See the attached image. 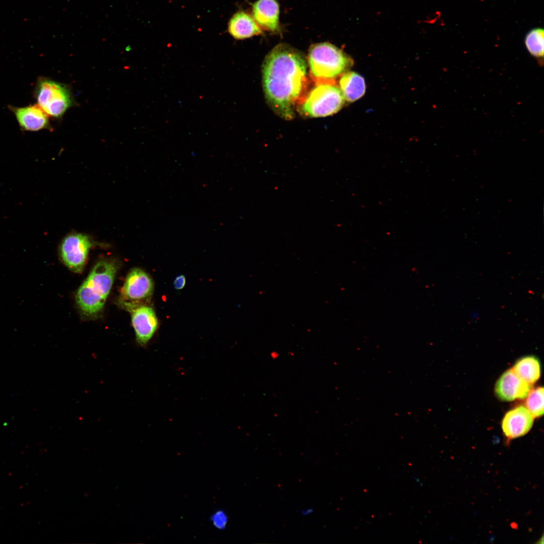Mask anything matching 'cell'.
<instances>
[{
	"label": "cell",
	"instance_id": "obj_1",
	"mask_svg": "<svg viewBox=\"0 0 544 544\" xmlns=\"http://www.w3.org/2000/svg\"><path fill=\"white\" fill-rule=\"evenodd\" d=\"M307 62L302 52L279 44L262 63V82L266 102L279 117L291 120L305 97L308 86Z\"/></svg>",
	"mask_w": 544,
	"mask_h": 544
},
{
	"label": "cell",
	"instance_id": "obj_2",
	"mask_svg": "<svg viewBox=\"0 0 544 544\" xmlns=\"http://www.w3.org/2000/svg\"><path fill=\"white\" fill-rule=\"evenodd\" d=\"M117 269L116 263L109 260H100L94 265L76 296L77 305L83 315L93 317L102 310Z\"/></svg>",
	"mask_w": 544,
	"mask_h": 544
},
{
	"label": "cell",
	"instance_id": "obj_3",
	"mask_svg": "<svg viewBox=\"0 0 544 544\" xmlns=\"http://www.w3.org/2000/svg\"><path fill=\"white\" fill-rule=\"evenodd\" d=\"M307 60L311 75L317 83L326 82L342 75L353 64L351 56L328 42L312 45Z\"/></svg>",
	"mask_w": 544,
	"mask_h": 544
},
{
	"label": "cell",
	"instance_id": "obj_4",
	"mask_svg": "<svg viewBox=\"0 0 544 544\" xmlns=\"http://www.w3.org/2000/svg\"><path fill=\"white\" fill-rule=\"evenodd\" d=\"M345 102L337 86L329 82L320 83L306 95L299 104V110L306 116L325 117L338 112Z\"/></svg>",
	"mask_w": 544,
	"mask_h": 544
},
{
	"label": "cell",
	"instance_id": "obj_5",
	"mask_svg": "<svg viewBox=\"0 0 544 544\" xmlns=\"http://www.w3.org/2000/svg\"><path fill=\"white\" fill-rule=\"evenodd\" d=\"M35 94L37 104L52 117H61L73 104L69 89L48 79L38 80Z\"/></svg>",
	"mask_w": 544,
	"mask_h": 544
},
{
	"label": "cell",
	"instance_id": "obj_6",
	"mask_svg": "<svg viewBox=\"0 0 544 544\" xmlns=\"http://www.w3.org/2000/svg\"><path fill=\"white\" fill-rule=\"evenodd\" d=\"M154 283L150 276L143 269H131L126 276L120 291L118 302L126 310L140 305V302L150 297Z\"/></svg>",
	"mask_w": 544,
	"mask_h": 544
},
{
	"label": "cell",
	"instance_id": "obj_7",
	"mask_svg": "<svg viewBox=\"0 0 544 544\" xmlns=\"http://www.w3.org/2000/svg\"><path fill=\"white\" fill-rule=\"evenodd\" d=\"M92 245L90 238L87 235L79 233L69 234L62 239L59 246L61 260L69 269L80 273L86 265Z\"/></svg>",
	"mask_w": 544,
	"mask_h": 544
},
{
	"label": "cell",
	"instance_id": "obj_8",
	"mask_svg": "<svg viewBox=\"0 0 544 544\" xmlns=\"http://www.w3.org/2000/svg\"><path fill=\"white\" fill-rule=\"evenodd\" d=\"M138 343L145 347L155 334L158 326V319L154 309L140 305L129 311Z\"/></svg>",
	"mask_w": 544,
	"mask_h": 544
},
{
	"label": "cell",
	"instance_id": "obj_9",
	"mask_svg": "<svg viewBox=\"0 0 544 544\" xmlns=\"http://www.w3.org/2000/svg\"><path fill=\"white\" fill-rule=\"evenodd\" d=\"M532 385L528 383L512 370L506 371L496 382L495 391L496 396L503 401H512L527 397Z\"/></svg>",
	"mask_w": 544,
	"mask_h": 544
},
{
	"label": "cell",
	"instance_id": "obj_10",
	"mask_svg": "<svg viewBox=\"0 0 544 544\" xmlns=\"http://www.w3.org/2000/svg\"><path fill=\"white\" fill-rule=\"evenodd\" d=\"M534 417L524 406H519L508 411L501 423L503 432L508 440L526 434L531 429Z\"/></svg>",
	"mask_w": 544,
	"mask_h": 544
},
{
	"label": "cell",
	"instance_id": "obj_11",
	"mask_svg": "<svg viewBox=\"0 0 544 544\" xmlns=\"http://www.w3.org/2000/svg\"><path fill=\"white\" fill-rule=\"evenodd\" d=\"M279 14L277 0H258L253 5V18L260 28L271 32L280 30Z\"/></svg>",
	"mask_w": 544,
	"mask_h": 544
},
{
	"label": "cell",
	"instance_id": "obj_12",
	"mask_svg": "<svg viewBox=\"0 0 544 544\" xmlns=\"http://www.w3.org/2000/svg\"><path fill=\"white\" fill-rule=\"evenodd\" d=\"M21 128L38 131L49 126L48 115L38 104L23 107H11Z\"/></svg>",
	"mask_w": 544,
	"mask_h": 544
},
{
	"label": "cell",
	"instance_id": "obj_13",
	"mask_svg": "<svg viewBox=\"0 0 544 544\" xmlns=\"http://www.w3.org/2000/svg\"><path fill=\"white\" fill-rule=\"evenodd\" d=\"M228 31L234 38L244 39L261 33V30L253 17L241 11L235 14L230 20Z\"/></svg>",
	"mask_w": 544,
	"mask_h": 544
},
{
	"label": "cell",
	"instance_id": "obj_14",
	"mask_svg": "<svg viewBox=\"0 0 544 544\" xmlns=\"http://www.w3.org/2000/svg\"><path fill=\"white\" fill-rule=\"evenodd\" d=\"M339 86L345 100L350 102L360 99L366 91L364 79L354 72L348 71L343 74L339 80Z\"/></svg>",
	"mask_w": 544,
	"mask_h": 544
},
{
	"label": "cell",
	"instance_id": "obj_15",
	"mask_svg": "<svg viewBox=\"0 0 544 544\" xmlns=\"http://www.w3.org/2000/svg\"><path fill=\"white\" fill-rule=\"evenodd\" d=\"M512 369L521 378L531 385L536 382L540 376L539 361L533 356L519 359Z\"/></svg>",
	"mask_w": 544,
	"mask_h": 544
},
{
	"label": "cell",
	"instance_id": "obj_16",
	"mask_svg": "<svg viewBox=\"0 0 544 544\" xmlns=\"http://www.w3.org/2000/svg\"><path fill=\"white\" fill-rule=\"evenodd\" d=\"M524 45L528 52L539 65L543 63L544 32L540 28L530 30L524 38Z\"/></svg>",
	"mask_w": 544,
	"mask_h": 544
},
{
	"label": "cell",
	"instance_id": "obj_17",
	"mask_svg": "<svg viewBox=\"0 0 544 544\" xmlns=\"http://www.w3.org/2000/svg\"><path fill=\"white\" fill-rule=\"evenodd\" d=\"M525 407L534 418L543 414V388L538 387L531 390L527 396Z\"/></svg>",
	"mask_w": 544,
	"mask_h": 544
},
{
	"label": "cell",
	"instance_id": "obj_18",
	"mask_svg": "<svg viewBox=\"0 0 544 544\" xmlns=\"http://www.w3.org/2000/svg\"><path fill=\"white\" fill-rule=\"evenodd\" d=\"M210 520L215 528L223 530L226 528L228 524V516L223 510H218L212 514Z\"/></svg>",
	"mask_w": 544,
	"mask_h": 544
},
{
	"label": "cell",
	"instance_id": "obj_19",
	"mask_svg": "<svg viewBox=\"0 0 544 544\" xmlns=\"http://www.w3.org/2000/svg\"><path fill=\"white\" fill-rule=\"evenodd\" d=\"M186 279L184 275H180L177 276L173 282L175 289L179 290L182 289L185 285Z\"/></svg>",
	"mask_w": 544,
	"mask_h": 544
},
{
	"label": "cell",
	"instance_id": "obj_20",
	"mask_svg": "<svg viewBox=\"0 0 544 544\" xmlns=\"http://www.w3.org/2000/svg\"><path fill=\"white\" fill-rule=\"evenodd\" d=\"M313 512V509L311 508H308L301 509L300 511L301 514L303 516L309 515Z\"/></svg>",
	"mask_w": 544,
	"mask_h": 544
},
{
	"label": "cell",
	"instance_id": "obj_21",
	"mask_svg": "<svg viewBox=\"0 0 544 544\" xmlns=\"http://www.w3.org/2000/svg\"><path fill=\"white\" fill-rule=\"evenodd\" d=\"M412 479L419 486H422V484L418 477L416 476H413Z\"/></svg>",
	"mask_w": 544,
	"mask_h": 544
}]
</instances>
